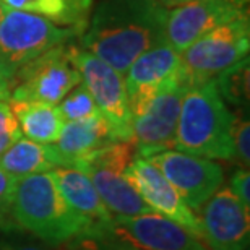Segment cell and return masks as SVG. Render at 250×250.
Segmentation results:
<instances>
[{
	"instance_id": "9",
	"label": "cell",
	"mask_w": 250,
	"mask_h": 250,
	"mask_svg": "<svg viewBox=\"0 0 250 250\" xmlns=\"http://www.w3.org/2000/svg\"><path fill=\"white\" fill-rule=\"evenodd\" d=\"M145 159L161 171L190 209H198L223 186V167L214 159L195 156L177 149H164L149 154Z\"/></svg>"
},
{
	"instance_id": "12",
	"label": "cell",
	"mask_w": 250,
	"mask_h": 250,
	"mask_svg": "<svg viewBox=\"0 0 250 250\" xmlns=\"http://www.w3.org/2000/svg\"><path fill=\"white\" fill-rule=\"evenodd\" d=\"M124 177L137 190V193L151 211L172 219L174 223L187 229L192 236L203 241L198 216L193 213V209L187 207L177 190L169 184L153 163L145 158L135 156L124 171Z\"/></svg>"
},
{
	"instance_id": "24",
	"label": "cell",
	"mask_w": 250,
	"mask_h": 250,
	"mask_svg": "<svg viewBox=\"0 0 250 250\" xmlns=\"http://www.w3.org/2000/svg\"><path fill=\"white\" fill-rule=\"evenodd\" d=\"M15 181L17 177L0 169V232L17 231L12 221V195Z\"/></svg>"
},
{
	"instance_id": "4",
	"label": "cell",
	"mask_w": 250,
	"mask_h": 250,
	"mask_svg": "<svg viewBox=\"0 0 250 250\" xmlns=\"http://www.w3.org/2000/svg\"><path fill=\"white\" fill-rule=\"evenodd\" d=\"M75 36L77 31L59 26L41 15L5 7L0 20V70L13 88V78L23 65Z\"/></svg>"
},
{
	"instance_id": "13",
	"label": "cell",
	"mask_w": 250,
	"mask_h": 250,
	"mask_svg": "<svg viewBox=\"0 0 250 250\" xmlns=\"http://www.w3.org/2000/svg\"><path fill=\"white\" fill-rule=\"evenodd\" d=\"M200 209V226L208 250H246L250 239L249 208L229 187H219Z\"/></svg>"
},
{
	"instance_id": "31",
	"label": "cell",
	"mask_w": 250,
	"mask_h": 250,
	"mask_svg": "<svg viewBox=\"0 0 250 250\" xmlns=\"http://www.w3.org/2000/svg\"><path fill=\"white\" fill-rule=\"evenodd\" d=\"M3 10H5V7L2 3H0V20H2V15H3Z\"/></svg>"
},
{
	"instance_id": "1",
	"label": "cell",
	"mask_w": 250,
	"mask_h": 250,
	"mask_svg": "<svg viewBox=\"0 0 250 250\" xmlns=\"http://www.w3.org/2000/svg\"><path fill=\"white\" fill-rule=\"evenodd\" d=\"M167 7L156 0H99L80 34V47L121 75L138 56L164 42Z\"/></svg>"
},
{
	"instance_id": "17",
	"label": "cell",
	"mask_w": 250,
	"mask_h": 250,
	"mask_svg": "<svg viewBox=\"0 0 250 250\" xmlns=\"http://www.w3.org/2000/svg\"><path fill=\"white\" fill-rule=\"evenodd\" d=\"M114 140L107 121L101 112H96L82 121L65 122L54 146L63 158L65 166H73Z\"/></svg>"
},
{
	"instance_id": "16",
	"label": "cell",
	"mask_w": 250,
	"mask_h": 250,
	"mask_svg": "<svg viewBox=\"0 0 250 250\" xmlns=\"http://www.w3.org/2000/svg\"><path fill=\"white\" fill-rule=\"evenodd\" d=\"M49 172L52 174L68 207L89 223L91 231L86 236L99 234L112 223L114 216L104 207L93 182L83 171L73 166H59Z\"/></svg>"
},
{
	"instance_id": "30",
	"label": "cell",
	"mask_w": 250,
	"mask_h": 250,
	"mask_svg": "<svg viewBox=\"0 0 250 250\" xmlns=\"http://www.w3.org/2000/svg\"><path fill=\"white\" fill-rule=\"evenodd\" d=\"M156 2H159V3L164 5V7H167V8H172V7H177V5H181V3L190 2V0H156Z\"/></svg>"
},
{
	"instance_id": "22",
	"label": "cell",
	"mask_w": 250,
	"mask_h": 250,
	"mask_svg": "<svg viewBox=\"0 0 250 250\" xmlns=\"http://www.w3.org/2000/svg\"><path fill=\"white\" fill-rule=\"evenodd\" d=\"M63 122H72V121H82L93 114L99 112L91 93L88 91V88L84 86L83 82H80L73 89H70L61 103L57 104Z\"/></svg>"
},
{
	"instance_id": "8",
	"label": "cell",
	"mask_w": 250,
	"mask_h": 250,
	"mask_svg": "<svg viewBox=\"0 0 250 250\" xmlns=\"http://www.w3.org/2000/svg\"><path fill=\"white\" fill-rule=\"evenodd\" d=\"M188 86L187 77L172 80L159 89L142 114L133 117L132 143L137 156L146 158L174 148L182 99Z\"/></svg>"
},
{
	"instance_id": "21",
	"label": "cell",
	"mask_w": 250,
	"mask_h": 250,
	"mask_svg": "<svg viewBox=\"0 0 250 250\" xmlns=\"http://www.w3.org/2000/svg\"><path fill=\"white\" fill-rule=\"evenodd\" d=\"M224 101L239 107L249 104V57L226 68L213 78Z\"/></svg>"
},
{
	"instance_id": "28",
	"label": "cell",
	"mask_w": 250,
	"mask_h": 250,
	"mask_svg": "<svg viewBox=\"0 0 250 250\" xmlns=\"http://www.w3.org/2000/svg\"><path fill=\"white\" fill-rule=\"evenodd\" d=\"M0 250H49L46 244H39L31 239L17 236V231L2 232L0 237Z\"/></svg>"
},
{
	"instance_id": "11",
	"label": "cell",
	"mask_w": 250,
	"mask_h": 250,
	"mask_svg": "<svg viewBox=\"0 0 250 250\" xmlns=\"http://www.w3.org/2000/svg\"><path fill=\"white\" fill-rule=\"evenodd\" d=\"M242 17H249V10L232 0H190L167 8L164 39L174 51L182 54L213 28Z\"/></svg>"
},
{
	"instance_id": "27",
	"label": "cell",
	"mask_w": 250,
	"mask_h": 250,
	"mask_svg": "<svg viewBox=\"0 0 250 250\" xmlns=\"http://www.w3.org/2000/svg\"><path fill=\"white\" fill-rule=\"evenodd\" d=\"M229 190L241 200L244 207L250 209V172L249 167H241L232 174Z\"/></svg>"
},
{
	"instance_id": "2",
	"label": "cell",
	"mask_w": 250,
	"mask_h": 250,
	"mask_svg": "<svg viewBox=\"0 0 250 250\" xmlns=\"http://www.w3.org/2000/svg\"><path fill=\"white\" fill-rule=\"evenodd\" d=\"M12 221L46 246L72 244L86 236L91 226L62 197L51 172L17 177L12 195Z\"/></svg>"
},
{
	"instance_id": "3",
	"label": "cell",
	"mask_w": 250,
	"mask_h": 250,
	"mask_svg": "<svg viewBox=\"0 0 250 250\" xmlns=\"http://www.w3.org/2000/svg\"><path fill=\"white\" fill-rule=\"evenodd\" d=\"M234 114L214 80L192 83L182 99L174 149L208 159H232Z\"/></svg>"
},
{
	"instance_id": "29",
	"label": "cell",
	"mask_w": 250,
	"mask_h": 250,
	"mask_svg": "<svg viewBox=\"0 0 250 250\" xmlns=\"http://www.w3.org/2000/svg\"><path fill=\"white\" fill-rule=\"evenodd\" d=\"M10 93H12V84H10V80L5 77V73L0 70V101H8Z\"/></svg>"
},
{
	"instance_id": "14",
	"label": "cell",
	"mask_w": 250,
	"mask_h": 250,
	"mask_svg": "<svg viewBox=\"0 0 250 250\" xmlns=\"http://www.w3.org/2000/svg\"><path fill=\"white\" fill-rule=\"evenodd\" d=\"M186 77L181 54L164 41L138 56L124 75L132 117L142 114L164 84Z\"/></svg>"
},
{
	"instance_id": "23",
	"label": "cell",
	"mask_w": 250,
	"mask_h": 250,
	"mask_svg": "<svg viewBox=\"0 0 250 250\" xmlns=\"http://www.w3.org/2000/svg\"><path fill=\"white\" fill-rule=\"evenodd\" d=\"M232 159L249 167L250 163V124L242 114H234L232 124Z\"/></svg>"
},
{
	"instance_id": "25",
	"label": "cell",
	"mask_w": 250,
	"mask_h": 250,
	"mask_svg": "<svg viewBox=\"0 0 250 250\" xmlns=\"http://www.w3.org/2000/svg\"><path fill=\"white\" fill-rule=\"evenodd\" d=\"M21 137L23 133L8 106V101H0V154Z\"/></svg>"
},
{
	"instance_id": "26",
	"label": "cell",
	"mask_w": 250,
	"mask_h": 250,
	"mask_svg": "<svg viewBox=\"0 0 250 250\" xmlns=\"http://www.w3.org/2000/svg\"><path fill=\"white\" fill-rule=\"evenodd\" d=\"M77 250H138L128 244L106 236H83L72 242Z\"/></svg>"
},
{
	"instance_id": "15",
	"label": "cell",
	"mask_w": 250,
	"mask_h": 250,
	"mask_svg": "<svg viewBox=\"0 0 250 250\" xmlns=\"http://www.w3.org/2000/svg\"><path fill=\"white\" fill-rule=\"evenodd\" d=\"M73 167H78L89 177L112 216H137L151 211L124 177V169L94 161H80Z\"/></svg>"
},
{
	"instance_id": "7",
	"label": "cell",
	"mask_w": 250,
	"mask_h": 250,
	"mask_svg": "<svg viewBox=\"0 0 250 250\" xmlns=\"http://www.w3.org/2000/svg\"><path fill=\"white\" fill-rule=\"evenodd\" d=\"M80 82L82 75L70 61L68 46L62 44L49 49L18 70L10 99L57 106Z\"/></svg>"
},
{
	"instance_id": "19",
	"label": "cell",
	"mask_w": 250,
	"mask_h": 250,
	"mask_svg": "<svg viewBox=\"0 0 250 250\" xmlns=\"http://www.w3.org/2000/svg\"><path fill=\"white\" fill-rule=\"evenodd\" d=\"M8 106L26 138L46 145H54L57 142L65 124L57 106L15 99H8Z\"/></svg>"
},
{
	"instance_id": "6",
	"label": "cell",
	"mask_w": 250,
	"mask_h": 250,
	"mask_svg": "<svg viewBox=\"0 0 250 250\" xmlns=\"http://www.w3.org/2000/svg\"><path fill=\"white\" fill-rule=\"evenodd\" d=\"M249 17L219 24L181 54L186 77L190 84L216 78L226 68L249 57Z\"/></svg>"
},
{
	"instance_id": "18",
	"label": "cell",
	"mask_w": 250,
	"mask_h": 250,
	"mask_svg": "<svg viewBox=\"0 0 250 250\" xmlns=\"http://www.w3.org/2000/svg\"><path fill=\"white\" fill-rule=\"evenodd\" d=\"M59 166H65L63 158L54 145L38 143L21 137L0 154V169L13 177L49 172Z\"/></svg>"
},
{
	"instance_id": "5",
	"label": "cell",
	"mask_w": 250,
	"mask_h": 250,
	"mask_svg": "<svg viewBox=\"0 0 250 250\" xmlns=\"http://www.w3.org/2000/svg\"><path fill=\"white\" fill-rule=\"evenodd\" d=\"M68 54L75 68L82 75V82L91 93L98 111L111 127L114 138L132 143L133 117L124 75L82 47L68 46Z\"/></svg>"
},
{
	"instance_id": "10",
	"label": "cell",
	"mask_w": 250,
	"mask_h": 250,
	"mask_svg": "<svg viewBox=\"0 0 250 250\" xmlns=\"http://www.w3.org/2000/svg\"><path fill=\"white\" fill-rule=\"evenodd\" d=\"M94 236H106L138 250H208L181 224L148 211L137 216H114L112 223Z\"/></svg>"
},
{
	"instance_id": "20",
	"label": "cell",
	"mask_w": 250,
	"mask_h": 250,
	"mask_svg": "<svg viewBox=\"0 0 250 250\" xmlns=\"http://www.w3.org/2000/svg\"><path fill=\"white\" fill-rule=\"evenodd\" d=\"M0 3L7 8L41 15L59 26L77 31L78 36L86 28L93 8V0H0Z\"/></svg>"
}]
</instances>
